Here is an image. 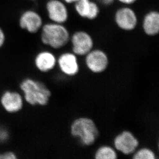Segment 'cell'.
Returning <instances> with one entry per match:
<instances>
[{
    "instance_id": "ac0fdd59",
    "label": "cell",
    "mask_w": 159,
    "mask_h": 159,
    "mask_svg": "<svg viewBox=\"0 0 159 159\" xmlns=\"http://www.w3.org/2000/svg\"><path fill=\"white\" fill-rule=\"evenodd\" d=\"M17 156L14 152H7L0 153V159H16Z\"/></svg>"
},
{
    "instance_id": "4fadbf2b",
    "label": "cell",
    "mask_w": 159,
    "mask_h": 159,
    "mask_svg": "<svg viewBox=\"0 0 159 159\" xmlns=\"http://www.w3.org/2000/svg\"><path fill=\"white\" fill-rule=\"evenodd\" d=\"M142 29L148 36H155L159 33V13L158 11H150L144 16Z\"/></svg>"
},
{
    "instance_id": "9a60e30c",
    "label": "cell",
    "mask_w": 159,
    "mask_h": 159,
    "mask_svg": "<svg viewBox=\"0 0 159 159\" xmlns=\"http://www.w3.org/2000/svg\"><path fill=\"white\" fill-rule=\"evenodd\" d=\"M117 158L116 150L108 146L99 147L95 153V158L96 159H116Z\"/></svg>"
},
{
    "instance_id": "ba28073f",
    "label": "cell",
    "mask_w": 159,
    "mask_h": 159,
    "mask_svg": "<svg viewBox=\"0 0 159 159\" xmlns=\"http://www.w3.org/2000/svg\"><path fill=\"white\" fill-rule=\"evenodd\" d=\"M48 16L52 22L64 24L69 18L66 3L62 0H49L46 4Z\"/></svg>"
},
{
    "instance_id": "30bf717a",
    "label": "cell",
    "mask_w": 159,
    "mask_h": 159,
    "mask_svg": "<svg viewBox=\"0 0 159 159\" xmlns=\"http://www.w3.org/2000/svg\"><path fill=\"white\" fill-rule=\"evenodd\" d=\"M74 4L75 11L81 18L93 20L99 16V6L98 3L91 0H78Z\"/></svg>"
},
{
    "instance_id": "5b68a950",
    "label": "cell",
    "mask_w": 159,
    "mask_h": 159,
    "mask_svg": "<svg viewBox=\"0 0 159 159\" xmlns=\"http://www.w3.org/2000/svg\"><path fill=\"white\" fill-rule=\"evenodd\" d=\"M72 51L76 56H86L94 47V40L90 34L84 30H78L74 33L70 40Z\"/></svg>"
},
{
    "instance_id": "44dd1931",
    "label": "cell",
    "mask_w": 159,
    "mask_h": 159,
    "mask_svg": "<svg viewBox=\"0 0 159 159\" xmlns=\"http://www.w3.org/2000/svg\"><path fill=\"white\" fill-rule=\"evenodd\" d=\"M115 0H98V1L104 6H110L114 3Z\"/></svg>"
},
{
    "instance_id": "6da1fadb",
    "label": "cell",
    "mask_w": 159,
    "mask_h": 159,
    "mask_svg": "<svg viewBox=\"0 0 159 159\" xmlns=\"http://www.w3.org/2000/svg\"><path fill=\"white\" fill-rule=\"evenodd\" d=\"M24 101L30 105L45 106L48 104L51 92L43 83L31 78H26L20 84Z\"/></svg>"
},
{
    "instance_id": "d6986e66",
    "label": "cell",
    "mask_w": 159,
    "mask_h": 159,
    "mask_svg": "<svg viewBox=\"0 0 159 159\" xmlns=\"http://www.w3.org/2000/svg\"><path fill=\"white\" fill-rule=\"evenodd\" d=\"M119 2L125 5V6H129L131 5L134 4L138 0H117Z\"/></svg>"
},
{
    "instance_id": "8fae6325",
    "label": "cell",
    "mask_w": 159,
    "mask_h": 159,
    "mask_svg": "<svg viewBox=\"0 0 159 159\" xmlns=\"http://www.w3.org/2000/svg\"><path fill=\"white\" fill-rule=\"evenodd\" d=\"M21 29L27 30L32 34L36 33L42 28L43 21L41 16L33 11H26L19 20Z\"/></svg>"
},
{
    "instance_id": "7a4b0ae2",
    "label": "cell",
    "mask_w": 159,
    "mask_h": 159,
    "mask_svg": "<svg viewBox=\"0 0 159 159\" xmlns=\"http://www.w3.org/2000/svg\"><path fill=\"white\" fill-rule=\"evenodd\" d=\"M41 40L44 45L54 49L65 47L70 40V34L63 24L52 22L42 26Z\"/></svg>"
},
{
    "instance_id": "8992f818",
    "label": "cell",
    "mask_w": 159,
    "mask_h": 159,
    "mask_svg": "<svg viewBox=\"0 0 159 159\" xmlns=\"http://www.w3.org/2000/svg\"><path fill=\"white\" fill-rule=\"evenodd\" d=\"M139 142L132 132L124 131L114 138L115 148L124 155H129L135 152Z\"/></svg>"
},
{
    "instance_id": "2e32d148",
    "label": "cell",
    "mask_w": 159,
    "mask_h": 159,
    "mask_svg": "<svg viewBox=\"0 0 159 159\" xmlns=\"http://www.w3.org/2000/svg\"><path fill=\"white\" fill-rule=\"evenodd\" d=\"M133 159H155L156 155L150 149L142 148L134 152Z\"/></svg>"
},
{
    "instance_id": "7402d4cb",
    "label": "cell",
    "mask_w": 159,
    "mask_h": 159,
    "mask_svg": "<svg viewBox=\"0 0 159 159\" xmlns=\"http://www.w3.org/2000/svg\"><path fill=\"white\" fill-rule=\"evenodd\" d=\"M62 1L66 4H74L78 0H62Z\"/></svg>"
},
{
    "instance_id": "277c9868",
    "label": "cell",
    "mask_w": 159,
    "mask_h": 159,
    "mask_svg": "<svg viewBox=\"0 0 159 159\" xmlns=\"http://www.w3.org/2000/svg\"><path fill=\"white\" fill-rule=\"evenodd\" d=\"M114 20L117 27L126 32L134 30L138 23L136 12L129 6L117 9L114 14Z\"/></svg>"
},
{
    "instance_id": "7c38bea8",
    "label": "cell",
    "mask_w": 159,
    "mask_h": 159,
    "mask_svg": "<svg viewBox=\"0 0 159 159\" xmlns=\"http://www.w3.org/2000/svg\"><path fill=\"white\" fill-rule=\"evenodd\" d=\"M57 62L60 70L66 75L73 76L78 73L80 70L78 60L73 53H63L59 57Z\"/></svg>"
},
{
    "instance_id": "5bb4252c",
    "label": "cell",
    "mask_w": 159,
    "mask_h": 159,
    "mask_svg": "<svg viewBox=\"0 0 159 159\" xmlns=\"http://www.w3.org/2000/svg\"><path fill=\"white\" fill-rule=\"evenodd\" d=\"M34 62L36 68L39 71L45 73L51 71L55 68L57 59L53 53L45 51L37 55Z\"/></svg>"
},
{
    "instance_id": "e0dca14e",
    "label": "cell",
    "mask_w": 159,
    "mask_h": 159,
    "mask_svg": "<svg viewBox=\"0 0 159 159\" xmlns=\"http://www.w3.org/2000/svg\"><path fill=\"white\" fill-rule=\"evenodd\" d=\"M9 134L7 129L0 128V143L6 142L9 139Z\"/></svg>"
},
{
    "instance_id": "ffe728a7",
    "label": "cell",
    "mask_w": 159,
    "mask_h": 159,
    "mask_svg": "<svg viewBox=\"0 0 159 159\" xmlns=\"http://www.w3.org/2000/svg\"><path fill=\"white\" fill-rule=\"evenodd\" d=\"M5 41V35L3 30L0 28V48H1Z\"/></svg>"
},
{
    "instance_id": "52a82bcc",
    "label": "cell",
    "mask_w": 159,
    "mask_h": 159,
    "mask_svg": "<svg viewBox=\"0 0 159 159\" xmlns=\"http://www.w3.org/2000/svg\"><path fill=\"white\" fill-rule=\"evenodd\" d=\"M86 66L95 73H101L105 71L109 64L108 56L105 52L99 49L92 50L86 55Z\"/></svg>"
},
{
    "instance_id": "3957f363",
    "label": "cell",
    "mask_w": 159,
    "mask_h": 159,
    "mask_svg": "<svg viewBox=\"0 0 159 159\" xmlns=\"http://www.w3.org/2000/svg\"><path fill=\"white\" fill-rule=\"evenodd\" d=\"M71 133L74 137L79 139L81 144L92 145L98 138L99 132L96 124L88 117H80L72 123Z\"/></svg>"
},
{
    "instance_id": "9c48e42d",
    "label": "cell",
    "mask_w": 159,
    "mask_h": 159,
    "mask_svg": "<svg viewBox=\"0 0 159 159\" xmlns=\"http://www.w3.org/2000/svg\"><path fill=\"white\" fill-rule=\"evenodd\" d=\"M0 103L3 109L9 113L21 111L24 105V98L18 92L7 90L2 94Z\"/></svg>"
}]
</instances>
